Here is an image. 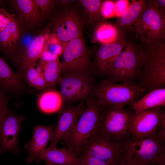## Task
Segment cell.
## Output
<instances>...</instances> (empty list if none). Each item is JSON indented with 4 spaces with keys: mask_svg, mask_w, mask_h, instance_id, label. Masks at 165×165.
I'll return each mask as SVG.
<instances>
[{
    "mask_svg": "<svg viewBox=\"0 0 165 165\" xmlns=\"http://www.w3.org/2000/svg\"><path fill=\"white\" fill-rule=\"evenodd\" d=\"M137 40L129 34L123 51L108 68L104 79L114 83L137 85L141 70L142 49Z\"/></svg>",
    "mask_w": 165,
    "mask_h": 165,
    "instance_id": "cell-1",
    "label": "cell"
},
{
    "mask_svg": "<svg viewBox=\"0 0 165 165\" xmlns=\"http://www.w3.org/2000/svg\"><path fill=\"white\" fill-rule=\"evenodd\" d=\"M142 68L137 85L146 94L165 85V43L141 42Z\"/></svg>",
    "mask_w": 165,
    "mask_h": 165,
    "instance_id": "cell-2",
    "label": "cell"
},
{
    "mask_svg": "<svg viewBox=\"0 0 165 165\" xmlns=\"http://www.w3.org/2000/svg\"><path fill=\"white\" fill-rule=\"evenodd\" d=\"M123 143V153L136 165H165V141L156 132L140 138L130 136Z\"/></svg>",
    "mask_w": 165,
    "mask_h": 165,
    "instance_id": "cell-3",
    "label": "cell"
},
{
    "mask_svg": "<svg viewBox=\"0 0 165 165\" xmlns=\"http://www.w3.org/2000/svg\"><path fill=\"white\" fill-rule=\"evenodd\" d=\"M78 2L67 6H57L58 9L55 8L48 18L51 33L57 36L63 48L72 39L83 36V30L87 22L83 11L78 6Z\"/></svg>",
    "mask_w": 165,
    "mask_h": 165,
    "instance_id": "cell-4",
    "label": "cell"
},
{
    "mask_svg": "<svg viewBox=\"0 0 165 165\" xmlns=\"http://www.w3.org/2000/svg\"><path fill=\"white\" fill-rule=\"evenodd\" d=\"M102 107L95 98L86 101L85 109L79 119L68 137L62 141L67 149L73 150L77 156L81 148L88 138L98 129Z\"/></svg>",
    "mask_w": 165,
    "mask_h": 165,
    "instance_id": "cell-5",
    "label": "cell"
},
{
    "mask_svg": "<svg viewBox=\"0 0 165 165\" xmlns=\"http://www.w3.org/2000/svg\"><path fill=\"white\" fill-rule=\"evenodd\" d=\"M138 86L114 83L103 78L94 91L95 98L102 107L131 106L145 94Z\"/></svg>",
    "mask_w": 165,
    "mask_h": 165,
    "instance_id": "cell-6",
    "label": "cell"
},
{
    "mask_svg": "<svg viewBox=\"0 0 165 165\" xmlns=\"http://www.w3.org/2000/svg\"><path fill=\"white\" fill-rule=\"evenodd\" d=\"M134 112L124 107H102L97 131L112 140L122 142L130 136V122Z\"/></svg>",
    "mask_w": 165,
    "mask_h": 165,
    "instance_id": "cell-7",
    "label": "cell"
},
{
    "mask_svg": "<svg viewBox=\"0 0 165 165\" xmlns=\"http://www.w3.org/2000/svg\"><path fill=\"white\" fill-rule=\"evenodd\" d=\"M141 18L127 28V32L134 34L136 40L148 44L154 41L165 42V14L147 6Z\"/></svg>",
    "mask_w": 165,
    "mask_h": 165,
    "instance_id": "cell-8",
    "label": "cell"
},
{
    "mask_svg": "<svg viewBox=\"0 0 165 165\" xmlns=\"http://www.w3.org/2000/svg\"><path fill=\"white\" fill-rule=\"evenodd\" d=\"M34 36L26 32L21 21L16 17L0 32V52L17 65Z\"/></svg>",
    "mask_w": 165,
    "mask_h": 165,
    "instance_id": "cell-9",
    "label": "cell"
},
{
    "mask_svg": "<svg viewBox=\"0 0 165 165\" xmlns=\"http://www.w3.org/2000/svg\"><path fill=\"white\" fill-rule=\"evenodd\" d=\"M91 53L83 36L68 42L62 54L61 75L72 74L90 75L91 70Z\"/></svg>",
    "mask_w": 165,
    "mask_h": 165,
    "instance_id": "cell-10",
    "label": "cell"
},
{
    "mask_svg": "<svg viewBox=\"0 0 165 165\" xmlns=\"http://www.w3.org/2000/svg\"><path fill=\"white\" fill-rule=\"evenodd\" d=\"M123 151L122 142L112 140L97 130L82 146L80 154L89 155L110 165H115Z\"/></svg>",
    "mask_w": 165,
    "mask_h": 165,
    "instance_id": "cell-11",
    "label": "cell"
},
{
    "mask_svg": "<svg viewBox=\"0 0 165 165\" xmlns=\"http://www.w3.org/2000/svg\"><path fill=\"white\" fill-rule=\"evenodd\" d=\"M165 120V112L162 107L134 112L130 127V136L140 138L156 133L160 124Z\"/></svg>",
    "mask_w": 165,
    "mask_h": 165,
    "instance_id": "cell-12",
    "label": "cell"
},
{
    "mask_svg": "<svg viewBox=\"0 0 165 165\" xmlns=\"http://www.w3.org/2000/svg\"><path fill=\"white\" fill-rule=\"evenodd\" d=\"M92 83L90 75L72 74L61 76L57 84L63 101L71 102L87 97L92 90Z\"/></svg>",
    "mask_w": 165,
    "mask_h": 165,
    "instance_id": "cell-13",
    "label": "cell"
},
{
    "mask_svg": "<svg viewBox=\"0 0 165 165\" xmlns=\"http://www.w3.org/2000/svg\"><path fill=\"white\" fill-rule=\"evenodd\" d=\"M24 118L8 110L0 123V154L10 152L20 154L19 138Z\"/></svg>",
    "mask_w": 165,
    "mask_h": 165,
    "instance_id": "cell-14",
    "label": "cell"
},
{
    "mask_svg": "<svg viewBox=\"0 0 165 165\" xmlns=\"http://www.w3.org/2000/svg\"><path fill=\"white\" fill-rule=\"evenodd\" d=\"M86 107L85 103L81 102L76 106L62 107L59 111L57 125L48 148L56 147L60 141L65 140L68 137Z\"/></svg>",
    "mask_w": 165,
    "mask_h": 165,
    "instance_id": "cell-15",
    "label": "cell"
},
{
    "mask_svg": "<svg viewBox=\"0 0 165 165\" xmlns=\"http://www.w3.org/2000/svg\"><path fill=\"white\" fill-rule=\"evenodd\" d=\"M127 37L115 42L101 44L93 48L91 70L97 75L103 76L108 68L122 52Z\"/></svg>",
    "mask_w": 165,
    "mask_h": 165,
    "instance_id": "cell-16",
    "label": "cell"
},
{
    "mask_svg": "<svg viewBox=\"0 0 165 165\" xmlns=\"http://www.w3.org/2000/svg\"><path fill=\"white\" fill-rule=\"evenodd\" d=\"M11 13L20 20L26 32L31 33L43 20L34 0H7Z\"/></svg>",
    "mask_w": 165,
    "mask_h": 165,
    "instance_id": "cell-17",
    "label": "cell"
},
{
    "mask_svg": "<svg viewBox=\"0 0 165 165\" xmlns=\"http://www.w3.org/2000/svg\"><path fill=\"white\" fill-rule=\"evenodd\" d=\"M51 25L47 26L35 35L25 49L17 65L16 73L21 77L26 70L41 57L44 43L51 33Z\"/></svg>",
    "mask_w": 165,
    "mask_h": 165,
    "instance_id": "cell-18",
    "label": "cell"
},
{
    "mask_svg": "<svg viewBox=\"0 0 165 165\" xmlns=\"http://www.w3.org/2000/svg\"><path fill=\"white\" fill-rule=\"evenodd\" d=\"M54 130L52 125H36L35 127L31 139L24 145L28 154L26 160L27 163L30 164L37 161L41 152L46 148L48 143L51 140Z\"/></svg>",
    "mask_w": 165,
    "mask_h": 165,
    "instance_id": "cell-19",
    "label": "cell"
},
{
    "mask_svg": "<svg viewBox=\"0 0 165 165\" xmlns=\"http://www.w3.org/2000/svg\"><path fill=\"white\" fill-rule=\"evenodd\" d=\"M128 34L119 31L114 24L105 20L94 26L92 41L101 45L112 43L127 36Z\"/></svg>",
    "mask_w": 165,
    "mask_h": 165,
    "instance_id": "cell-20",
    "label": "cell"
},
{
    "mask_svg": "<svg viewBox=\"0 0 165 165\" xmlns=\"http://www.w3.org/2000/svg\"><path fill=\"white\" fill-rule=\"evenodd\" d=\"M77 160V154L73 150L48 147L41 152L36 161L39 163L44 160L57 165H75Z\"/></svg>",
    "mask_w": 165,
    "mask_h": 165,
    "instance_id": "cell-21",
    "label": "cell"
},
{
    "mask_svg": "<svg viewBox=\"0 0 165 165\" xmlns=\"http://www.w3.org/2000/svg\"><path fill=\"white\" fill-rule=\"evenodd\" d=\"M146 0H132L124 13L117 20L114 24L122 32L137 22L141 18L146 6Z\"/></svg>",
    "mask_w": 165,
    "mask_h": 165,
    "instance_id": "cell-22",
    "label": "cell"
},
{
    "mask_svg": "<svg viewBox=\"0 0 165 165\" xmlns=\"http://www.w3.org/2000/svg\"><path fill=\"white\" fill-rule=\"evenodd\" d=\"M21 77L13 72L5 60L0 56V90L5 92H18L23 90Z\"/></svg>",
    "mask_w": 165,
    "mask_h": 165,
    "instance_id": "cell-23",
    "label": "cell"
},
{
    "mask_svg": "<svg viewBox=\"0 0 165 165\" xmlns=\"http://www.w3.org/2000/svg\"><path fill=\"white\" fill-rule=\"evenodd\" d=\"M165 106V87L152 90L134 103L131 108L135 113L148 109Z\"/></svg>",
    "mask_w": 165,
    "mask_h": 165,
    "instance_id": "cell-24",
    "label": "cell"
},
{
    "mask_svg": "<svg viewBox=\"0 0 165 165\" xmlns=\"http://www.w3.org/2000/svg\"><path fill=\"white\" fill-rule=\"evenodd\" d=\"M38 65L48 87L53 86L57 84L61 74V64L59 58L52 61L40 59Z\"/></svg>",
    "mask_w": 165,
    "mask_h": 165,
    "instance_id": "cell-25",
    "label": "cell"
},
{
    "mask_svg": "<svg viewBox=\"0 0 165 165\" xmlns=\"http://www.w3.org/2000/svg\"><path fill=\"white\" fill-rule=\"evenodd\" d=\"M63 100L60 93L53 90L43 93L39 96L38 105L40 109L46 113L58 112L62 107Z\"/></svg>",
    "mask_w": 165,
    "mask_h": 165,
    "instance_id": "cell-26",
    "label": "cell"
},
{
    "mask_svg": "<svg viewBox=\"0 0 165 165\" xmlns=\"http://www.w3.org/2000/svg\"><path fill=\"white\" fill-rule=\"evenodd\" d=\"M102 1L101 0H79L86 15L87 22L94 26L106 20L102 17L100 12Z\"/></svg>",
    "mask_w": 165,
    "mask_h": 165,
    "instance_id": "cell-27",
    "label": "cell"
},
{
    "mask_svg": "<svg viewBox=\"0 0 165 165\" xmlns=\"http://www.w3.org/2000/svg\"><path fill=\"white\" fill-rule=\"evenodd\" d=\"M23 76L30 86L37 90L48 87L42 74L36 63L28 68Z\"/></svg>",
    "mask_w": 165,
    "mask_h": 165,
    "instance_id": "cell-28",
    "label": "cell"
},
{
    "mask_svg": "<svg viewBox=\"0 0 165 165\" xmlns=\"http://www.w3.org/2000/svg\"><path fill=\"white\" fill-rule=\"evenodd\" d=\"M63 50V47L58 38L51 33L44 43L42 52L46 51L59 57L62 55Z\"/></svg>",
    "mask_w": 165,
    "mask_h": 165,
    "instance_id": "cell-29",
    "label": "cell"
},
{
    "mask_svg": "<svg viewBox=\"0 0 165 165\" xmlns=\"http://www.w3.org/2000/svg\"><path fill=\"white\" fill-rule=\"evenodd\" d=\"M43 19L48 18L55 7V0H34Z\"/></svg>",
    "mask_w": 165,
    "mask_h": 165,
    "instance_id": "cell-30",
    "label": "cell"
},
{
    "mask_svg": "<svg viewBox=\"0 0 165 165\" xmlns=\"http://www.w3.org/2000/svg\"><path fill=\"white\" fill-rule=\"evenodd\" d=\"M75 165H110L90 155L81 154Z\"/></svg>",
    "mask_w": 165,
    "mask_h": 165,
    "instance_id": "cell-31",
    "label": "cell"
},
{
    "mask_svg": "<svg viewBox=\"0 0 165 165\" xmlns=\"http://www.w3.org/2000/svg\"><path fill=\"white\" fill-rule=\"evenodd\" d=\"M115 1L111 0H103L100 8L102 17L105 19L113 17L114 14Z\"/></svg>",
    "mask_w": 165,
    "mask_h": 165,
    "instance_id": "cell-32",
    "label": "cell"
},
{
    "mask_svg": "<svg viewBox=\"0 0 165 165\" xmlns=\"http://www.w3.org/2000/svg\"><path fill=\"white\" fill-rule=\"evenodd\" d=\"M15 16L2 7L0 8V32L15 18Z\"/></svg>",
    "mask_w": 165,
    "mask_h": 165,
    "instance_id": "cell-33",
    "label": "cell"
},
{
    "mask_svg": "<svg viewBox=\"0 0 165 165\" xmlns=\"http://www.w3.org/2000/svg\"><path fill=\"white\" fill-rule=\"evenodd\" d=\"M130 3L129 0H119L115 1L114 14L118 17L120 16L126 11Z\"/></svg>",
    "mask_w": 165,
    "mask_h": 165,
    "instance_id": "cell-34",
    "label": "cell"
},
{
    "mask_svg": "<svg viewBox=\"0 0 165 165\" xmlns=\"http://www.w3.org/2000/svg\"><path fill=\"white\" fill-rule=\"evenodd\" d=\"M8 99L4 92L0 90V123L9 110L8 106Z\"/></svg>",
    "mask_w": 165,
    "mask_h": 165,
    "instance_id": "cell-35",
    "label": "cell"
},
{
    "mask_svg": "<svg viewBox=\"0 0 165 165\" xmlns=\"http://www.w3.org/2000/svg\"><path fill=\"white\" fill-rule=\"evenodd\" d=\"M147 6H149L158 10L161 13L165 14V0H146Z\"/></svg>",
    "mask_w": 165,
    "mask_h": 165,
    "instance_id": "cell-36",
    "label": "cell"
},
{
    "mask_svg": "<svg viewBox=\"0 0 165 165\" xmlns=\"http://www.w3.org/2000/svg\"><path fill=\"white\" fill-rule=\"evenodd\" d=\"M115 165H136L123 154L120 157Z\"/></svg>",
    "mask_w": 165,
    "mask_h": 165,
    "instance_id": "cell-37",
    "label": "cell"
},
{
    "mask_svg": "<svg viewBox=\"0 0 165 165\" xmlns=\"http://www.w3.org/2000/svg\"><path fill=\"white\" fill-rule=\"evenodd\" d=\"M77 1V0H56L55 5L56 6L58 7H65L73 4Z\"/></svg>",
    "mask_w": 165,
    "mask_h": 165,
    "instance_id": "cell-38",
    "label": "cell"
},
{
    "mask_svg": "<svg viewBox=\"0 0 165 165\" xmlns=\"http://www.w3.org/2000/svg\"><path fill=\"white\" fill-rule=\"evenodd\" d=\"M7 2V0H0V5H5Z\"/></svg>",
    "mask_w": 165,
    "mask_h": 165,
    "instance_id": "cell-39",
    "label": "cell"
},
{
    "mask_svg": "<svg viewBox=\"0 0 165 165\" xmlns=\"http://www.w3.org/2000/svg\"><path fill=\"white\" fill-rule=\"evenodd\" d=\"M45 165H57L54 164V163H53L50 162H46V163Z\"/></svg>",
    "mask_w": 165,
    "mask_h": 165,
    "instance_id": "cell-40",
    "label": "cell"
}]
</instances>
